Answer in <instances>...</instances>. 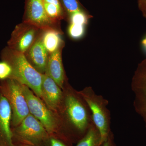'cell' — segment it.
<instances>
[{
	"label": "cell",
	"instance_id": "cell-1",
	"mask_svg": "<svg viewBox=\"0 0 146 146\" xmlns=\"http://www.w3.org/2000/svg\"><path fill=\"white\" fill-rule=\"evenodd\" d=\"M2 60L8 63L12 68L10 78L33 90L39 98H42V74L31 64L25 55L6 47L1 52Z\"/></svg>",
	"mask_w": 146,
	"mask_h": 146
},
{
	"label": "cell",
	"instance_id": "cell-2",
	"mask_svg": "<svg viewBox=\"0 0 146 146\" xmlns=\"http://www.w3.org/2000/svg\"><path fill=\"white\" fill-rule=\"evenodd\" d=\"M63 100L66 118L73 129L74 142H78L94 123L90 108L80 94L69 91Z\"/></svg>",
	"mask_w": 146,
	"mask_h": 146
},
{
	"label": "cell",
	"instance_id": "cell-3",
	"mask_svg": "<svg viewBox=\"0 0 146 146\" xmlns=\"http://www.w3.org/2000/svg\"><path fill=\"white\" fill-rule=\"evenodd\" d=\"M91 110L94 125L101 137V145L111 132V115L107 108L108 101L95 93L92 87H87L79 92Z\"/></svg>",
	"mask_w": 146,
	"mask_h": 146
},
{
	"label": "cell",
	"instance_id": "cell-4",
	"mask_svg": "<svg viewBox=\"0 0 146 146\" xmlns=\"http://www.w3.org/2000/svg\"><path fill=\"white\" fill-rule=\"evenodd\" d=\"M0 91L9 102L12 112L11 124L16 127L30 114L22 84L12 78L1 80Z\"/></svg>",
	"mask_w": 146,
	"mask_h": 146
},
{
	"label": "cell",
	"instance_id": "cell-5",
	"mask_svg": "<svg viewBox=\"0 0 146 146\" xmlns=\"http://www.w3.org/2000/svg\"><path fill=\"white\" fill-rule=\"evenodd\" d=\"M12 131L14 145H41L49 136L42 123L30 113Z\"/></svg>",
	"mask_w": 146,
	"mask_h": 146
},
{
	"label": "cell",
	"instance_id": "cell-6",
	"mask_svg": "<svg viewBox=\"0 0 146 146\" xmlns=\"http://www.w3.org/2000/svg\"><path fill=\"white\" fill-rule=\"evenodd\" d=\"M22 86L30 113L42 123L49 135L56 134L59 130V125L52 112L28 86L23 84Z\"/></svg>",
	"mask_w": 146,
	"mask_h": 146
},
{
	"label": "cell",
	"instance_id": "cell-7",
	"mask_svg": "<svg viewBox=\"0 0 146 146\" xmlns=\"http://www.w3.org/2000/svg\"><path fill=\"white\" fill-rule=\"evenodd\" d=\"M44 31L36 26L24 21L15 27L7 42V46L25 54Z\"/></svg>",
	"mask_w": 146,
	"mask_h": 146
},
{
	"label": "cell",
	"instance_id": "cell-8",
	"mask_svg": "<svg viewBox=\"0 0 146 146\" xmlns=\"http://www.w3.org/2000/svg\"><path fill=\"white\" fill-rule=\"evenodd\" d=\"M24 22L34 25L43 31H58L57 23L51 20L47 15L43 0H25Z\"/></svg>",
	"mask_w": 146,
	"mask_h": 146
},
{
	"label": "cell",
	"instance_id": "cell-9",
	"mask_svg": "<svg viewBox=\"0 0 146 146\" xmlns=\"http://www.w3.org/2000/svg\"><path fill=\"white\" fill-rule=\"evenodd\" d=\"M131 89L135 96L134 108L144 120L146 129V59L139 64L135 72Z\"/></svg>",
	"mask_w": 146,
	"mask_h": 146
},
{
	"label": "cell",
	"instance_id": "cell-10",
	"mask_svg": "<svg viewBox=\"0 0 146 146\" xmlns=\"http://www.w3.org/2000/svg\"><path fill=\"white\" fill-rule=\"evenodd\" d=\"M11 116L9 102L0 91V146H15L11 127Z\"/></svg>",
	"mask_w": 146,
	"mask_h": 146
},
{
	"label": "cell",
	"instance_id": "cell-11",
	"mask_svg": "<svg viewBox=\"0 0 146 146\" xmlns=\"http://www.w3.org/2000/svg\"><path fill=\"white\" fill-rule=\"evenodd\" d=\"M42 98L50 110H56L64 100L61 88L46 74H42Z\"/></svg>",
	"mask_w": 146,
	"mask_h": 146
},
{
	"label": "cell",
	"instance_id": "cell-12",
	"mask_svg": "<svg viewBox=\"0 0 146 146\" xmlns=\"http://www.w3.org/2000/svg\"><path fill=\"white\" fill-rule=\"evenodd\" d=\"M42 35L25 54L29 62L36 70L44 74L50 54L43 44Z\"/></svg>",
	"mask_w": 146,
	"mask_h": 146
},
{
	"label": "cell",
	"instance_id": "cell-13",
	"mask_svg": "<svg viewBox=\"0 0 146 146\" xmlns=\"http://www.w3.org/2000/svg\"><path fill=\"white\" fill-rule=\"evenodd\" d=\"M62 49L50 54L45 72L61 88L63 87L65 80L61 57Z\"/></svg>",
	"mask_w": 146,
	"mask_h": 146
},
{
	"label": "cell",
	"instance_id": "cell-14",
	"mask_svg": "<svg viewBox=\"0 0 146 146\" xmlns=\"http://www.w3.org/2000/svg\"><path fill=\"white\" fill-rule=\"evenodd\" d=\"M42 40L49 54L63 48V42L60 37V31L56 30L49 29L44 31Z\"/></svg>",
	"mask_w": 146,
	"mask_h": 146
},
{
	"label": "cell",
	"instance_id": "cell-15",
	"mask_svg": "<svg viewBox=\"0 0 146 146\" xmlns=\"http://www.w3.org/2000/svg\"><path fill=\"white\" fill-rule=\"evenodd\" d=\"M101 137L98 129L94 124L83 138L78 141L76 146H100Z\"/></svg>",
	"mask_w": 146,
	"mask_h": 146
},
{
	"label": "cell",
	"instance_id": "cell-16",
	"mask_svg": "<svg viewBox=\"0 0 146 146\" xmlns=\"http://www.w3.org/2000/svg\"><path fill=\"white\" fill-rule=\"evenodd\" d=\"M65 13L68 16L78 11H84L78 0H59Z\"/></svg>",
	"mask_w": 146,
	"mask_h": 146
},
{
	"label": "cell",
	"instance_id": "cell-17",
	"mask_svg": "<svg viewBox=\"0 0 146 146\" xmlns=\"http://www.w3.org/2000/svg\"><path fill=\"white\" fill-rule=\"evenodd\" d=\"M55 136L54 134L49 135L43 143L44 146H72V143L60 135Z\"/></svg>",
	"mask_w": 146,
	"mask_h": 146
},
{
	"label": "cell",
	"instance_id": "cell-18",
	"mask_svg": "<svg viewBox=\"0 0 146 146\" xmlns=\"http://www.w3.org/2000/svg\"><path fill=\"white\" fill-rule=\"evenodd\" d=\"M71 23L85 26L87 24L89 16L85 11H78L69 16Z\"/></svg>",
	"mask_w": 146,
	"mask_h": 146
},
{
	"label": "cell",
	"instance_id": "cell-19",
	"mask_svg": "<svg viewBox=\"0 0 146 146\" xmlns=\"http://www.w3.org/2000/svg\"><path fill=\"white\" fill-rule=\"evenodd\" d=\"M84 26L71 23L68 27V34L73 39H80L84 34Z\"/></svg>",
	"mask_w": 146,
	"mask_h": 146
},
{
	"label": "cell",
	"instance_id": "cell-20",
	"mask_svg": "<svg viewBox=\"0 0 146 146\" xmlns=\"http://www.w3.org/2000/svg\"><path fill=\"white\" fill-rule=\"evenodd\" d=\"M12 72V68L8 63L4 60L0 62V80L10 78Z\"/></svg>",
	"mask_w": 146,
	"mask_h": 146
},
{
	"label": "cell",
	"instance_id": "cell-21",
	"mask_svg": "<svg viewBox=\"0 0 146 146\" xmlns=\"http://www.w3.org/2000/svg\"><path fill=\"white\" fill-rule=\"evenodd\" d=\"M100 146H117L115 142L114 134L112 131L110 132L107 139Z\"/></svg>",
	"mask_w": 146,
	"mask_h": 146
},
{
	"label": "cell",
	"instance_id": "cell-22",
	"mask_svg": "<svg viewBox=\"0 0 146 146\" xmlns=\"http://www.w3.org/2000/svg\"><path fill=\"white\" fill-rule=\"evenodd\" d=\"M138 5L143 16L146 18V0H138Z\"/></svg>",
	"mask_w": 146,
	"mask_h": 146
},
{
	"label": "cell",
	"instance_id": "cell-23",
	"mask_svg": "<svg viewBox=\"0 0 146 146\" xmlns=\"http://www.w3.org/2000/svg\"><path fill=\"white\" fill-rule=\"evenodd\" d=\"M43 1L45 2L54 5L59 8L63 9L59 0H43Z\"/></svg>",
	"mask_w": 146,
	"mask_h": 146
},
{
	"label": "cell",
	"instance_id": "cell-24",
	"mask_svg": "<svg viewBox=\"0 0 146 146\" xmlns=\"http://www.w3.org/2000/svg\"><path fill=\"white\" fill-rule=\"evenodd\" d=\"M142 44L146 50V37L142 41Z\"/></svg>",
	"mask_w": 146,
	"mask_h": 146
},
{
	"label": "cell",
	"instance_id": "cell-25",
	"mask_svg": "<svg viewBox=\"0 0 146 146\" xmlns=\"http://www.w3.org/2000/svg\"><path fill=\"white\" fill-rule=\"evenodd\" d=\"M15 146H44L43 145H41L39 146H34V145H15Z\"/></svg>",
	"mask_w": 146,
	"mask_h": 146
}]
</instances>
